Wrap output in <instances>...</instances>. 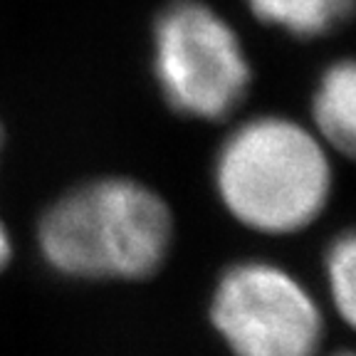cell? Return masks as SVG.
<instances>
[{"label": "cell", "instance_id": "obj_3", "mask_svg": "<svg viewBox=\"0 0 356 356\" xmlns=\"http://www.w3.org/2000/svg\"><path fill=\"white\" fill-rule=\"evenodd\" d=\"M151 70L176 114L220 122L243 104L252 70L243 40L203 0H171L151 28Z\"/></svg>", "mask_w": 356, "mask_h": 356}, {"label": "cell", "instance_id": "obj_5", "mask_svg": "<svg viewBox=\"0 0 356 356\" xmlns=\"http://www.w3.org/2000/svg\"><path fill=\"white\" fill-rule=\"evenodd\" d=\"M312 119L329 151L356 161V60L324 70L312 99Z\"/></svg>", "mask_w": 356, "mask_h": 356}, {"label": "cell", "instance_id": "obj_1", "mask_svg": "<svg viewBox=\"0 0 356 356\" xmlns=\"http://www.w3.org/2000/svg\"><path fill=\"white\" fill-rule=\"evenodd\" d=\"M213 184L235 222L257 235L287 238L327 211L334 191L332 151L314 129L295 119H248L218 149Z\"/></svg>", "mask_w": 356, "mask_h": 356}, {"label": "cell", "instance_id": "obj_9", "mask_svg": "<svg viewBox=\"0 0 356 356\" xmlns=\"http://www.w3.org/2000/svg\"><path fill=\"white\" fill-rule=\"evenodd\" d=\"M334 356H356V351H339V354H334Z\"/></svg>", "mask_w": 356, "mask_h": 356}, {"label": "cell", "instance_id": "obj_2", "mask_svg": "<svg viewBox=\"0 0 356 356\" xmlns=\"http://www.w3.org/2000/svg\"><path fill=\"white\" fill-rule=\"evenodd\" d=\"M38 235L42 255L60 273L141 280L168 257L173 216L146 184L106 176L62 193L44 211Z\"/></svg>", "mask_w": 356, "mask_h": 356}, {"label": "cell", "instance_id": "obj_7", "mask_svg": "<svg viewBox=\"0 0 356 356\" xmlns=\"http://www.w3.org/2000/svg\"><path fill=\"white\" fill-rule=\"evenodd\" d=\"M322 270L332 309L356 332V228L334 235L324 250Z\"/></svg>", "mask_w": 356, "mask_h": 356}, {"label": "cell", "instance_id": "obj_6", "mask_svg": "<svg viewBox=\"0 0 356 356\" xmlns=\"http://www.w3.org/2000/svg\"><path fill=\"white\" fill-rule=\"evenodd\" d=\"M248 8L265 25L312 40L349 20L356 10V0H248Z\"/></svg>", "mask_w": 356, "mask_h": 356}, {"label": "cell", "instance_id": "obj_4", "mask_svg": "<svg viewBox=\"0 0 356 356\" xmlns=\"http://www.w3.org/2000/svg\"><path fill=\"white\" fill-rule=\"evenodd\" d=\"M211 324L233 356H319L327 334L312 289L270 260H240L222 270Z\"/></svg>", "mask_w": 356, "mask_h": 356}, {"label": "cell", "instance_id": "obj_8", "mask_svg": "<svg viewBox=\"0 0 356 356\" xmlns=\"http://www.w3.org/2000/svg\"><path fill=\"white\" fill-rule=\"evenodd\" d=\"M0 146H3V127H0ZM13 255V248H10V235H8L6 225L0 222V270L8 265Z\"/></svg>", "mask_w": 356, "mask_h": 356}]
</instances>
